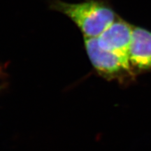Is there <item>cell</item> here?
<instances>
[{
    "instance_id": "obj_2",
    "label": "cell",
    "mask_w": 151,
    "mask_h": 151,
    "mask_svg": "<svg viewBox=\"0 0 151 151\" xmlns=\"http://www.w3.org/2000/svg\"><path fill=\"white\" fill-rule=\"evenodd\" d=\"M84 39L88 58L100 75L106 78H117L126 73H131L132 69L129 62L102 48L98 43L97 38Z\"/></svg>"
},
{
    "instance_id": "obj_3",
    "label": "cell",
    "mask_w": 151,
    "mask_h": 151,
    "mask_svg": "<svg viewBox=\"0 0 151 151\" xmlns=\"http://www.w3.org/2000/svg\"><path fill=\"white\" fill-rule=\"evenodd\" d=\"M134 26L124 20L117 18L115 21L97 37L102 48L114 52L129 62V54ZM130 63V62H129Z\"/></svg>"
},
{
    "instance_id": "obj_1",
    "label": "cell",
    "mask_w": 151,
    "mask_h": 151,
    "mask_svg": "<svg viewBox=\"0 0 151 151\" xmlns=\"http://www.w3.org/2000/svg\"><path fill=\"white\" fill-rule=\"evenodd\" d=\"M51 8L70 18L84 38H97L117 18L112 9L104 1L87 0L79 3H69L53 0Z\"/></svg>"
},
{
    "instance_id": "obj_4",
    "label": "cell",
    "mask_w": 151,
    "mask_h": 151,
    "mask_svg": "<svg viewBox=\"0 0 151 151\" xmlns=\"http://www.w3.org/2000/svg\"><path fill=\"white\" fill-rule=\"evenodd\" d=\"M129 58L132 69L151 70V32L134 27Z\"/></svg>"
}]
</instances>
